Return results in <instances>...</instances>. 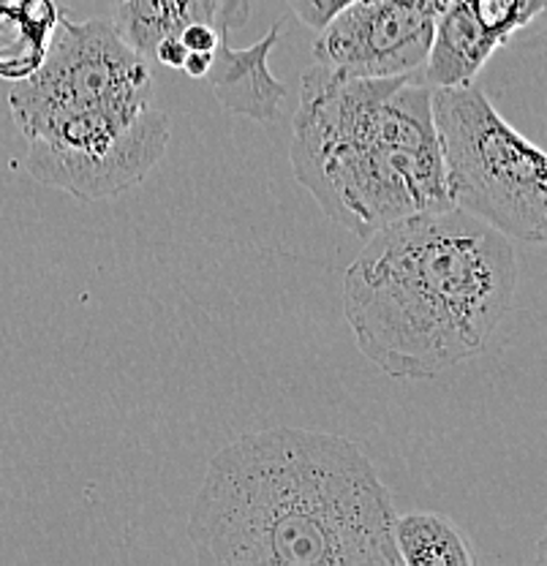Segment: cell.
Wrapping results in <instances>:
<instances>
[{"label":"cell","instance_id":"8fae6325","mask_svg":"<svg viewBox=\"0 0 547 566\" xmlns=\"http://www.w3.org/2000/svg\"><path fill=\"white\" fill-rule=\"evenodd\" d=\"M392 542L401 566H472L466 536L439 512H409L392 523Z\"/></svg>","mask_w":547,"mask_h":566},{"label":"cell","instance_id":"9a60e30c","mask_svg":"<svg viewBox=\"0 0 547 566\" xmlns=\"http://www.w3.org/2000/svg\"><path fill=\"white\" fill-rule=\"evenodd\" d=\"M210 63H213V52H188L180 69L186 71L191 80H204L210 71Z\"/></svg>","mask_w":547,"mask_h":566},{"label":"cell","instance_id":"7a4b0ae2","mask_svg":"<svg viewBox=\"0 0 547 566\" xmlns=\"http://www.w3.org/2000/svg\"><path fill=\"white\" fill-rule=\"evenodd\" d=\"M517 253L461 208L417 212L365 238L346 270L357 349L392 379L428 381L504 340Z\"/></svg>","mask_w":547,"mask_h":566},{"label":"cell","instance_id":"5b68a950","mask_svg":"<svg viewBox=\"0 0 547 566\" xmlns=\"http://www.w3.org/2000/svg\"><path fill=\"white\" fill-rule=\"evenodd\" d=\"M433 126L452 208L509 240H547V158L512 128L480 85L433 87Z\"/></svg>","mask_w":547,"mask_h":566},{"label":"cell","instance_id":"277c9868","mask_svg":"<svg viewBox=\"0 0 547 566\" xmlns=\"http://www.w3.org/2000/svg\"><path fill=\"white\" fill-rule=\"evenodd\" d=\"M422 74L349 76L308 66L290 161L327 218L370 238L417 212L452 208Z\"/></svg>","mask_w":547,"mask_h":566},{"label":"cell","instance_id":"8992f818","mask_svg":"<svg viewBox=\"0 0 547 566\" xmlns=\"http://www.w3.org/2000/svg\"><path fill=\"white\" fill-rule=\"evenodd\" d=\"M439 0H351L319 28L314 63L349 76L420 74Z\"/></svg>","mask_w":547,"mask_h":566},{"label":"cell","instance_id":"2e32d148","mask_svg":"<svg viewBox=\"0 0 547 566\" xmlns=\"http://www.w3.org/2000/svg\"><path fill=\"white\" fill-rule=\"evenodd\" d=\"M249 22V0H227V14H223V28L232 31Z\"/></svg>","mask_w":547,"mask_h":566},{"label":"cell","instance_id":"ba28073f","mask_svg":"<svg viewBox=\"0 0 547 566\" xmlns=\"http://www.w3.org/2000/svg\"><path fill=\"white\" fill-rule=\"evenodd\" d=\"M284 20L275 22L256 44L245 50L229 46V31L221 28V41L213 50V63L204 80L223 109L251 117L256 123H275L290 87L270 71V52L281 41Z\"/></svg>","mask_w":547,"mask_h":566},{"label":"cell","instance_id":"52a82bcc","mask_svg":"<svg viewBox=\"0 0 547 566\" xmlns=\"http://www.w3.org/2000/svg\"><path fill=\"white\" fill-rule=\"evenodd\" d=\"M547 0H439L422 80L431 87L469 85L493 52L532 25Z\"/></svg>","mask_w":547,"mask_h":566},{"label":"cell","instance_id":"30bf717a","mask_svg":"<svg viewBox=\"0 0 547 566\" xmlns=\"http://www.w3.org/2000/svg\"><path fill=\"white\" fill-rule=\"evenodd\" d=\"M57 22L55 0H0V76L17 82L36 71Z\"/></svg>","mask_w":547,"mask_h":566},{"label":"cell","instance_id":"7c38bea8","mask_svg":"<svg viewBox=\"0 0 547 566\" xmlns=\"http://www.w3.org/2000/svg\"><path fill=\"white\" fill-rule=\"evenodd\" d=\"M286 3H290V9L297 14V20L303 22L305 28L319 31V28H325V22L335 14V11H340L346 3H351V0H286Z\"/></svg>","mask_w":547,"mask_h":566},{"label":"cell","instance_id":"6da1fadb","mask_svg":"<svg viewBox=\"0 0 547 566\" xmlns=\"http://www.w3.org/2000/svg\"><path fill=\"white\" fill-rule=\"evenodd\" d=\"M396 501L351 439L273 428L210 458L188 515L199 564L401 566Z\"/></svg>","mask_w":547,"mask_h":566},{"label":"cell","instance_id":"5bb4252c","mask_svg":"<svg viewBox=\"0 0 547 566\" xmlns=\"http://www.w3.org/2000/svg\"><path fill=\"white\" fill-rule=\"evenodd\" d=\"M188 50L180 44V39H167L156 46V55H152V63L167 69H180L182 61H186Z\"/></svg>","mask_w":547,"mask_h":566},{"label":"cell","instance_id":"4fadbf2b","mask_svg":"<svg viewBox=\"0 0 547 566\" xmlns=\"http://www.w3.org/2000/svg\"><path fill=\"white\" fill-rule=\"evenodd\" d=\"M221 33L215 31V25L210 22H193L186 31L180 33V44L186 46L188 52H213L219 46Z\"/></svg>","mask_w":547,"mask_h":566},{"label":"cell","instance_id":"9c48e42d","mask_svg":"<svg viewBox=\"0 0 547 566\" xmlns=\"http://www.w3.org/2000/svg\"><path fill=\"white\" fill-rule=\"evenodd\" d=\"M112 28L137 55L152 63L156 46L180 39L193 22H215L227 14V0H109Z\"/></svg>","mask_w":547,"mask_h":566},{"label":"cell","instance_id":"3957f363","mask_svg":"<svg viewBox=\"0 0 547 566\" xmlns=\"http://www.w3.org/2000/svg\"><path fill=\"white\" fill-rule=\"evenodd\" d=\"M9 106L28 145V172L76 202L132 191L172 137L150 63L109 20L57 22L44 61L14 82Z\"/></svg>","mask_w":547,"mask_h":566}]
</instances>
